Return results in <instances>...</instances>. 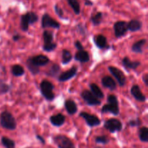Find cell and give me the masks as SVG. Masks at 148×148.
Masks as SVG:
<instances>
[{
    "label": "cell",
    "instance_id": "obj_1",
    "mask_svg": "<svg viewBox=\"0 0 148 148\" xmlns=\"http://www.w3.org/2000/svg\"><path fill=\"white\" fill-rule=\"evenodd\" d=\"M50 62V59L46 55L39 54L37 56H30L26 61L25 65L30 73L33 75H36L40 72V66L47 65Z\"/></svg>",
    "mask_w": 148,
    "mask_h": 148
},
{
    "label": "cell",
    "instance_id": "obj_2",
    "mask_svg": "<svg viewBox=\"0 0 148 148\" xmlns=\"http://www.w3.org/2000/svg\"><path fill=\"white\" fill-rule=\"evenodd\" d=\"M107 103H108L101 108V114H111L114 116H118L120 110L117 97L115 95H109L107 98Z\"/></svg>",
    "mask_w": 148,
    "mask_h": 148
},
{
    "label": "cell",
    "instance_id": "obj_3",
    "mask_svg": "<svg viewBox=\"0 0 148 148\" xmlns=\"http://www.w3.org/2000/svg\"><path fill=\"white\" fill-rule=\"evenodd\" d=\"M0 124L1 127L8 130H16L17 121L14 116L7 111H3L0 115Z\"/></svg>",
    "mask_w": 148,
    "mask_h": 148
},
{
    "label": "cell",
    "instance_id": "obj_4",
    "mask_svg": "<svg viewBox=\"0 0 148 148\" xmlns=\"http://www.w3.org/2000/svg\"><path fill=\"white\" fill-rule=\"evenodd\" d=\"M54 86L49 80L43 79L40 84V90L43 98L49 101H52L55 98V94L53 93Z\"/></svg>",
    "mask_w": 148,
    "mask_h": 148
},
{
    "label": "cell",
    "instance_id": "obj_5",
    "mask_svg": "<svg viewBox=\"0 0 148 148\" xmlns=\"http://www.w3.org/2000/svg\"><path fill=\"white\" fill-rule=\"evenodd\" d=\"M38 20V16L33 12H28L23 14L20 18V28L23 31L27 32L30 25L36 23Z\"/></svg>",
    "mask_w": 148,
    "mask_h": 148
},
{
    "label": "cell",
    "instance_id": "obj_6",
    "mask_svg": "<svg viewBox=\"0 0 148 148\" xmlns=\"http://www.w3.org/2000/svg\"><path fill=\"white\" fill-rule=\"evenodd\" d=\"M43 50L46 52H51L57 47V43L53 42V33L50 30L43 32Z\"/></svg>",
    "mask_w": 148,
    "mask_h": 148
},
{
    "label": "cell",
    "instance_id": "obj_7",
    "mask_svg": "<svg viewBox=\"0 0 148 148\" xmlns=\"http://www.w3.org/2000/svg\"><path fill=\"white\" fill-rule=\"evenodd\" d=\"M103 127L111 133H116V132H121L122 130L123 124L120 120L112 118L106 120L104 122Z\"/></svg>",
    "mask_w": 148,
    "mask_h": 148
},
{
    "label": "cell",
    "instance_id": "obj_8",
    "mask_svg": "<svg viewBox=\"0 0 148 148\" xmlns=\"http://www.w3.org/2000/svg\"><path fill=\"white\" fill-rule=\"evenodd\" d=\"M53 142L58 148H76L73 142L66 136L58 134L53 137Z\"/></svg>",
    "mask_w": 148,
    "mask_h": 148
},
{
    "label": "cell",
    "instance_id": "obj_9",
    "mask_svg": "<svg viewBox=\"0 0 148 148\" xmlns=\"http://www.w3.org/2000/svg\"><path fill=\"white\" fill-rule=\"evenodd\" d=\"M80 96L84 102L90 106H100L101 104V100L98 99L90 91L88 90H85L82 91L80 94Z\"/></svg>",
    "mask_w": 148,
    "mask_h": 148
},
{
    "label": "cell",
    "instance_id": "obj_10",
    "mask_svg": "<svg viewBox=\"0 0 148 148\" xmlns=\"http://www.w3.org/2000/svg\"><path fill=\"white\" fill-rule=\"evenodd\" d=\"M79 116L80 117H82V118L85 120L87 125H88V127H91V128L101 125V119H100L97 116L94 115V114H91L88 112L82 111V112L79 113Z\"/></svg>",
    "mask_w": 148,
    "mask_h": 148
},
{
    "label": "cell",
    "instance_id": "obj_11",
    "mask_svg": "<svg viewBox=\"0 0 148 148\" xmlns=\"http://www.w3.org/2000/svg\"><path fill=\"white\" fill-rule=\"evenodd\" d=\"M108 71L111 72V75L115 77L116 81L118 82L120 87H124L127 83V77L124 72L121 69H118L117 67L114 66H109L108 67Z\"/></svg>",
    "mask_w": 148,
    "mask_h": 148
},
{
    "label": "cell",
    "instance_id": "obj_12",
    "mask_svg": "<svg viewBox=\"0 0 148 148\" xmlns=\"http://www.w3.org/2000/svg\"><path fill=\"white\" fill-rule=\"evenodd\" d=\"M41 27L43 29L48 28V27L59 29L61 27V25L59 22H57L56 20L52 18L49 14L45 13L41 19Z\"/></svg>",
    "mask_w": 148,
    "mask_h": 148
},
{
    "label": "cell",
    "instance_id": "obj_13",
    "mask_svg": "<svg viewBox=\"0 0 148 148\" xmlns=\"http://www.w3.org/2000/svg\"><path fill=\"white\" fill-rule=\"evenodd\" d=\"M114 34L116 38H120L127 34L128 31L127 23L126 21H117L114 25Z\"/></svg>",
    "mask_w": 148,
    "mask_h": 148
},
{
    "label": "cell",
    "instance_id": "obj_14",
    "mask_svg": "<svg viewBox=\"0 0 148 148\" xmlns=\"http://www.w3.org/2000/svg\"><path fill=\"white\" fill-rule=\"evenodd\" d=\"M78 72V69L77 66H74L72 67H71L69 70H66L65 72H62L60 73V75L58 77V80L59 82H66V81H69V79H72L73 77H75L77 75Z\"/></svg>",
    "mask_w": 148,
    "mask_h": 148
},
{
    "label": "cell",
    "instance_id": "obj_15",
    "mask_svg": "<svg viewBox=\"0 0 148 148\" xmlns=\"http://www.w3.org/2000/svg\"><path fill=\"white\" fill-rule=\"evenodd\" d=\"M130 93L134 98L136 101L139 102H145L147 98L145 95L142 92L141 89L138 85H134L130 89Z\"/></svg>",
    "mask_w": 148,
    "mask_h": 148
},
{
    "label": "cell",
    "instance_id": "obj_16",
    "mask_svg": "<svg viewBox=\"0 0 148 148\" xmlns=\"http://www.w3.org/2000/svg\"><path fill=\"white\" fill-rule=\"evenodd\" d=\"M93 42L95 46L101 49H109V45L108 44L107 38L105 36L102 34L96 35L93 37Z\"/></svg>",
    "mask_w": 148,
    "mask_h": 148
},
{
    "label": "cell",
    "instance_id": "obj_17",
    "mask_svg": "<svg viewBox=\"0 0 148 148\" xmlns=\"http://www.w3.org/2000/svg\"><path fill=\"white\" fill-rule=\"evenodd\" d=\"M122 65L126 70H135L141 65V62L139 61H132L128 56H124L122 59Z\"/></svg>",
    "mask_w": 148,
    "mask_h": 148
},
{
    "label": "cell",
    "instance_id": "obj_18",
    "mask_svg": "<svg viewBox=\"0 0 148 148\" xmlns=\"http://www.w3.org/2000/svg\"><path fill=\"white\" fill-rule=\"evenodd\" d=\"M51 124L53 126L56 127H62L66 121V117L62 114H57L55 115L51 116L49 118Z\"/></svg>",
    "mask_w": 148,
    "mask_h": 148
},
{
    "label": "cell",
    "instance_id": "obj_19",
    "mask_svg": "<svg viewBox=\"0 0 148 148\" xmlns=\"http://www.w3.org/2000/svg\"><path fill=\"white\" fill-rule=\"evenodd\" d=\"M101 84L106 88L110 90H115L116 89V82L111 76H104L101 79Z\"/></svg>",
    "mask_w": 148,
    "mask_h": 148
},
{
    "label": "cell",
    "instance_id": "obj_20",
    "mask_svg": "<svg viewBox=\"0 0 148 148\" xmlns=\"http://www.w3.org/2000/svg\"><path fill=\"white\" fill-rule=\"evenodd\" d=\"M75 59L77 62H80V63H87L90 61V54L87 51L84 50L77 51L75 55Z\"/></svg>",
    "mask_w": 148,
    "mask_h": 148
},
{
    "label": "cell",
    "instance_id": "obj_21",
    "mask_svg": "<svg viewBox=\"0 0 148 148\" xmlns=\"http://www.w3.org/2000/svg\"><path fill=\"white\" fill-rule=\"evenodd\" d=\"M64 107L69 115H74L77 112V106L73 100L68 99L65 101Z\"/></svg>",
    "mask_w": 148,
    "mask_h": 148
},
{
    "label": "cell",
    "instance_id": "obj_22",
    "mask_svg": "<svg viewBox=\"0 0 148 148\" xmlns=\"http://www.w3.org/2000/svg\"><path fill=\"white\" fill-rule=\"evenodd\" d=\"M142 27H143V23H141V21H140L138 20H136V19L131 20L127 23V28H128V30L133 32V33L138 31V30H140Z\"/></svg>",
    "mask_w": 148,
    "mask_h": 148
},
{
    "label": "cell",
    "instance_id": "obj_23",
    "mask_svg": "<svg viewBox=\"0 0 148 148\" xmlns=\"http://www.w3.org/2000/svg\"><path fill=\"white\" fill-rule=\"evenodd\" d=\"M146 43H147V39L145 38L140 39V40H137L135 43H133L132 46V51L133 52H134V53H143V48L144 47Z\"/></svg>",
    "mask_w": 148,
    "mask_h": 148
},
{
    "label": "cell",
    "instance_id": "obj_24",
    "mask_svg": "<svg viewBox=\"0 0 148 148\" xmlns=\"http://www.w3.org/2000/svg\"><path fill=\"white\" fill-rule=\"evenodd\" d=\"M90 89V92L96 97L98 99L101 100L104 98V93L102 91V90L100 88V87L95 83H91L89 85Z\"/></svg>",
    "mask_w": 148,
    "mask_h": 148
},
{
    "label": "cell",
    "instance_id": "obj_25",
    "mask_svg": "<svg viewBox=\"0 0 148 148\" xmlns=\"http://www.w3.org/2000/svg\"><path fill=\"white\" fill-rule=\"evenodd\" d=\"M61 73V67L57 64H53L49 70L46 72V75L49 77L56 78L59 77Z\"/></svg>",
    "mask_w": 148,
    "mask_h": 148
},
{
    "label": "cell",
    "instance_id": "obj_26",
    "mask_svg": "<svg viewBox=\"0 0 148 148\" xmlns=\"http://www.w3.org/2000/svg\"><path fill=\"white\" fill-rule=\"evenodd\" d=\"M73 59L72 53L69 50L64 49L62 53V63L64 65H66L69 64Z\"/></svg>",
    "mask_w": 148,
    "mask_h": 148
},
{
    "label": "cell",
    "instance_id": "obj_27",
    "mask_svg": "<svg viewBox=\"0 0 148 148\" xmlns=\"http://www.w3.org/2000/svg\"><path fill=\"white\" fill-rule=\"evenodd\" d=\"M11 72L14 77H21L25 74V69L21 65L15 64L12 66Z\"/></svg>",
    "mask_w": 148,
    "mask_h": 148
},
{
    "label": "cell",
    "instance_id": "obj_28",
    "mask_svg": "<svg viewBox=\"0 0 148 148\" xmlns=\"http://www.w3.org/2000/svg\"><path fill=\"white\" fill-rule=\"evenodd\" d=\"M139 138L143 143L148 142V128L147 127H142L139 130Z\"/></svg>",
    "mask_w": 148,
    "mask_h": 148
},
{
    "label": "cell",
    "instance_id": "obj_29",
    "mask_svg": "<svg viewBox=\"0 0 148 148\" xmlns=\"http://www.w3.org/2000/svg\"><path fill=\"white\" fill-rule=\"evenodd\" d=\"M2 145L5 148H15V143L7 137H2L1 139Z\"/></svg>",
    "mask_w": 148,
    "mask_h": 148
},
{
    "label": "cell",
    "instance_id": "obj_30",
    "mask_svg": "<svg viewBox=\"0 0 148 148\" xmlns=\"http://www.w3.org/2000/svg\"><path fill=\"white\" fill-rule=\"evenodd\" d=\"M67 1L73 10L74 12L76 14H79L80 13V4L79 0H67Z\"/></svg>",
    "mask_w": 148,
    "mask_h": 148
},
{
    "label": "cell",
    "instance_id": "obj_31",
    "mask_svg": "<svg viewBox=\"0 0 148 148\" xmlns=\"http://www.w3.org/2000/svg\"><path fill=\"white\" fill-rule=\"evenodd\" d=\"M103 20V13L101 12H98L96 14L92 15L90 17L91 23L93 24V25H99Z\"/></svg>",
    "mask_w": 148,
    "mask_h": 148
},
{
    "label": "cell",
    "instance_id": "obj_32",
    "mask_svg": "<svg viewBox=\"0 0 148 148\" xmlns=\"http://www.w3.org/2000/svg\"><path fill=\"white\" fill-rule=\"evenodd\" d=\"M95 142L97 144L107 145L109 143V139L106 135L97 136L95 139Z\"/></svg>",
    "mask_w": 148,
    "mask_h": 148
},
{
    "label": "cell",
    "instance_id": "obj_33",
    "mask_svg": "<svg viewBox=\"0 0 148 148\" xmlns=\"http://www.w3.org/2000/svg\"><path fill=\"white\" fill-rule=\"evenodd\" d=\"M10 90V86L0 79V95L6 94Z\"/></svg>",
    "mask_w": 148,
    "mask_h": 148
},
{
    "label": "cell",
    "instance_id": "obj_34",
    "mask_svg": "<svg viewBox=\"0 0 148 148\" xmlns=\"http://www.w3.org/2000/svg\"><path fill=\"white\" fill-rule=\"evenodd\" d=\"M128 125L131 127H137L142 125V121L140 118H137L135 119H131L129 121Z\"/></svg>",
    "mask_w": 148,
    "mask_h": 148
},
{
    "label": "cell",
    "instance_id": "obj_35",
    "mask_svg": "<svg viewBox=\"0 0 148 148\" xmlns=\"http://www.w3.org/2000/svg\"><path fill=\"white\" fill-rule=\"evenodd\" d=\"M77 30L79 32V33H80L81 35H85L86 34V28H85V25H82V23H79V24L77 25Z\"/></svg>",
    "mask_w": 148,
    "mask_h": 148
},
{
    "label": "cell",
    "instance_id": "obj_36",
    "mask_svg": "<svg viewBox=\"0 0 148 148\" xmlns=\"http://www.w3.org/2000/svg\"><path fill=\"white\" fill-rule=\"evenodd\" d=\"M54 10H55V12H56V14H57V15L59 16L60 18H64L63 10H62V9L60 8V7H59L57 4H56V5L54 6Z\"/></svg>",
    "mask_w": 148,
    "mask_h": 148
},
{
    "label": "cell",
    "instance_id": "obj_37",
    "mask_svg": "<svg viewBox=\"0 0 148 148\" xmlns=\"http://www.w3.org/2000/svg\"><path fill=\"white\" fill-rule=\"evenodd\" d=\"M75 46L76 47V49H77L78 51H81V50H84V47L82 46V43H81L79 40H76L75 42Z\"/></svg>",
    "mask_w": 148,
    "mask_h": 148
},
{
    "label": "cell",
    "instance_id": "obj_38",
    "mask_svg": "<svg viewBox=\"0 0 148 148\" xmlns=\"http://www.w3.org/2000/svg\"><path fill=\"white\" fill-rule=\"evenodd\" d=\"M36 138H37L38 140H39V141H40V143H41V144H43V145L46 144V141H45L44 138H43L42 136L39 135V134H36Z\"/></svg>",
    "mask_w": 148,
    "mask_h": 148
},
{
    "label": "cell",
    "instance_id": "obj_39",
    "mask_svg": "<svg viewBox=\"0 0 148 148\" xmlns=\"http://www.w3.org/2000/svg\"><path fill=\"white\" fill-rule=\"evenodd\" d=\"M143 81L144 82L145 85L148 87V74H145L143 76Z\"/></svg>",
    "mask_w": 148,
    "mask_h": 148
},
{
    "label": "cell",
    "instance_id": "obj_40",
    "mask_svg": "<svg viewBox=\"0 0 148 148\" xmlns=\"http://www.w3.org/2000/svg\"><path fill=\"white\" fill-rule=\"evenodd\" d=\"M22 38V36L19 34H14V36H12V40L14 41H18L20 38Z\"/></svg>",
    "mask_w": 148,
    "mask_h": 148
},
{
    "label": "cell",
    "instance_id": "obj_41",
    "mask_svg": "<svg viewBox=\"0 0 148 148\" xmlns=\"http://www.w3.org/2000/svg\"><path fill=\"white\" fill-rule=\"evenodd\" d=\"M85 1V4L86 6H92L93 4L92 1H91L90 0H84Z\"/></svg>",
    "mask_w": 148,
    "mask_h": 148
},
{
    "label": "cell",
    "instance_id": "obj_42",
    "mask_svg": "<svg viewBox=\"0 0 148 148\" xmlns=\"http://www.w3.org/2000/svg\"><path fill=\"white\" fill-rule=\"evenodd\" d=\"M95 148H101V147H95Z\"/></svg>",
    "mask_w": 148,
    "mask_h": 148
}]
</instances>
